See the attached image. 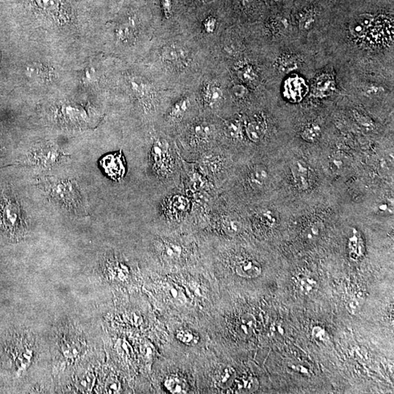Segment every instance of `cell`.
Wrapping results in <instances>:
<instances>
[{"mask_svg": "<svg viewBox=\"0 0 394 394\" xmlns=\"http://www.w3.org/2000/svg\"><path fill=\"white\" fill-rule=\"evenodd\" d=\"M331 169L334 172H340L345 167V157L340 154L332 156L330 160Z\"/></svg>", "mask_w": 394, "mask_h": 394, "instance_id": "cell-28", "label": "cell"}, {"mask_svg": "<svg viewBox=\"0 0 394 394\" xmlns=\"http://www.w3.org/2000/svg\"><path fill=\"white\" fill-rule=\"evenodd\" d=\"M269 180V170L262 164L253 165L247 177L249 185L254 191L262 190L267 185Z\"/></svg>", "mask_w": 394, "mask_h": 394, "instance_id": "cell-4", "label": "cell"}, {"mask_svg": "<svg viewBox=\"0 0 394 394\" xmlns=\"http://www.w3.org/2000/svg\"><path fill=\"white\" fill-rule=\"evenodd\" d=\"M223 229L228 235H237L242 229V222L239 217L230 215L223 220Z\"/></svg>", "mask_w": 394, "mask_h": 394, "instance_id": "cell-15", "label": "cell"}, {"mask_svg": "<svg viewBox=\"0 0 394 394\" xmlns=\"http://www.w3.org/2000/svg\"><path fill=\"white\" fill-rule=\"evenodd\" d=\"M296 287L302 294L311 295L319 288V281L315 275L310 273L301 274L296 280Z\"/></svg>", "mask_w": 394, "mask_h": 394, "instance_id": "cell-8", "label": "cell"}, {"mask_svg": "<svg viewBox=\"0 0 394 394\" xmlns=\"http://www.w3.org/2000/svg\"><path fill=\"white\" fill-rule=\"evenodd\" d=\"M236 378L234 368L230 366H220L215 373V384L222 389H228L232 386Z\"/></svg>", "mask_w": 394, "mask_h": 394, "instance_id": "cell-7", "label": "cell"}, {"mask_svg": "<svg viewBox=\"0 0 394 394\" xmlns=\"http://www.w3.org/2000/svg\"><path fill=\"white\" fill-rule=\"evenodd\" d=\"M235 272L236 275L243 278H256L261 275L262 267L256 260L245 259L236 264Z\"/></svg>", "mask_w": 394, "mask_h": 394, "instance_id": "cell-6", "label": "cell"}, {"mask_svg": "<svg viewBox=\"0 0 394 394\" xmlns=\"http://www.w3.org/2000/svg\"><path fill=\"white\" fill-rule=\"evenodd\" d=\"M290 369L292 370V373H297V374L302 375L305 378H310L312 375L311 370L310 367H307L302 364H297L295 365H291L289 367Z\"/></svg>", "mask_w": 394, "mask_h": 394, "instance_id": "cell-31", "label": "cell"}, {"mask_svg": "<svg viewBox=\"0 0 394 394\" xmlns=\"http://www.w3.org/2000/svg\"><path fill=\"white\" fill-rule=\"evenodd\" d=\"M146 347V353H145V356H147V357H151L153 356V354H154V348H153L152 345L151 344H148L145 345Z\"/></svg>", "mask_w": 394, "mask_h": 394, "instance_id": "cell-38", "label": "cell"}, {"mask_svg": "<svg viewBox=\"0 0 394 394\" xmlns=\"http://www.w3.org/2000/svg\"><path fill=\"white\" fill-rule=\"evenodd\" d=\"M231 387H233V391L235 393L250 394L258 390L259 384L258 380L254 377L244 376L238 379L236 378Z\"/></svg>", "mask_w": 394, "mask_h": 394, "instance_id": "cell-9", "label": "cell"}, {"mask_svg": "<svg viewBox=\"0 0 394 394\" xmlns=\"http://www.w3.org/2000/svg\"><path fill=\"white\" fill-rule=\"evenodd\" d=\"M380 90H381L380 88L376 87V86H372V87L367 89V92L372 94H376V93L380 92Z\"/></svg>", "mask_w": 394, "mask_h": 394, "instance_id": "cell-40", "label": "cell"}, {"mask_svg": "<svg viewBox=\"0 0 394 394\" xmlns=\"http://www.w3.org/2000/svg\"><path fill=\"white\" fill-rule=\"evenodd\" d=\"M133 29L131 25H122L116 31V36L122 42H129L133 37Z\"/></svg>", "mask_w": 394, "mask_h": 394, "instance_id": "cell-26", "label": "cell"}, {"mask_svg": "<svg viewBox=\"0 0 394 394\" xmlns=\"http://www.w3.org/2000/svg\"><path fill=\"white\" fill-rule=\"evenodd\" d=\"M321 135V129L319 125L311 124L307 126L302 132L303 140L309 143H315L319 139Z\"/></svg>", "mask_w": 394, "mask_h": 394, "instance_id": "cell-20", "label": "cell"}, {"mask_svg": "<svg viewBox=\"0 0 394 394\" xmlns=\"http://www.w3.org/2000/svg\"><path fill=\"white\" fill-rule=\"evenodd\" d=\"M169 144L166 140L159 139L154 143L151 151L152 162L156 172L159 174H168L171 169L172 157Z\"/></svg>", "mask_w": 394, "mask_h": 394, "instance_id": "cell-2", "label": "cell"}, {"mask_svg": "<svg viewBox=\"0 0 394 394\" xmlns=\"http://www.w3.org/2000/svg\"><path fill=\"white\" fill-rule=\"evenodd\" d=\"M378 209L380 212L386 213V212H390L391 207L388 203L383 202L378 205Z\"/></svg>", "mask_w": 394, "mask_h": 394, "instance_id": "cell-37", "label": "cell"}, {"mask_svg": "<svg viewBox=\"0 0 394 394\" xmlns=\"http://www.w3.org/2000/svg\"><path fill=\"white\" fill-rule=\"evenodd\" d=\"M204 29L208 33L212 32L215 29V20L209 18V19L206 20L204 23Z\"/></svg>", "mask_w": 394, "mask_h": 394, "instance_id": "cell-36", "label": "cell"}, {"mask_svg": "<svg viewBox=\"0 0 394 394\" xmlns=\"http://www.w3.org/2000/svg\"><path fill=\"white\" fill-rule=\"evenodd\" d=\"M365 303V296L361 292L356 293L349 298L346 304V308L351 314L359 313Z\"/></svg>", "mask_w": 394, "mask_h": 394, "instance_id": "cell-19", "label": "cell"}, {"mask_svg": "<svg viewBox=\"0 0 394 394\" xmlns=\"http://www.w3.org/2000/svg\"><path fill=\"white\" fill-rule=\"evenodd\" d=\"M223 93L217 86L209 85L204 89V99L209 106H215L221 101Z\"/></svg>", "mask_w": 394, "mask_h": 394, "instance_id": "cell-16", "label": "cell"}, {"mask_svg": "<svg viewBox=\"0 0 394 394\" xmlns=\"http://www.w3.org/2000/svg\"><path fill=\"white\" fill-rule=\"evenodd\" d=\"M26 76L32 81L41 83L45 79H48L50 75L49 69L45 67L43 64L39 63H32L26 67L25 70Z\"/></svg>", "mask_w": 394, "mask_h": 394, "instance_id": "cell-11", "label": "cell"}, {"mask_svg": "<svg viewBox=\"0 0 394 394\" xmlns=\"http://www.w3.org/2000/svg\"><path fill=\"white\" fill-rule=\"evenodd\" d=\"M62 112L65 118H69L70 121H73L74 122L84 121L87 117L86 112L80 107L67 105V106L64 107Z\"/></svg>", "mask_w": 394, "mask_h": 394, "instance_id": "cell-17", "label": "cell"}, {"mask_svg": "<svg viewBox=\"0 0 394 394\" xmlns=\"http://www.w3.org/2000/svg\"><path fill=\"white\" fill-rule=\"evenodd\" d=\"M313 336L315 340L321 343H324L328 340L327 332L320 326H316L313 330Z\"/></svg>", "mask_w": 394, "mask_h": 394, "instance_id": "cell-32", "label": "cell"}, {"mask_svg": "<svg viewBox=\"0 0 394 394\" xmlns=\"http://www.w3.org/2000/svg\"><path fill=\"white\" fill-rule=\"evenodd\" d=\"M105 165H103L105 171L109 176L113 178L121 177L124 174V168L121 163V156H109L103 159Z\"/></svg>", "mask_w": 394, "mask_h": 394, "instance_id": "cell-13", "label": "cell"}, {"mask_svg": "<svg viewBox=\"0 0 394 394\" xmlns=\"http://www.w3.org/2000/svg\"><path fill=\"white\" fill-rule=\"evenodd\" d=\"M50 199L61 207L84 214L85 209L78 188L72 181L66 180H45L39 184Z\"/></svg>", "mask_w": 394, "mask_h": 394, "instance_id": "cell-1", "label": "cell"}, {"mask_svg": "<svg viewBox=\"0 0 394 394\" xmlns=\"http://www.w3.org/2000/svg\"><path fill=\"white\" fill-rule=\"evenodd\" d=\"M291 171L296 186L301 190H306L310 185V168L306 162L296 159L291 164Z\"/></svg>", "mask_w": 394, "mask_h": 394, "instance_id": "cell-5", "label": "cell"}, {"mask_svg": "<svg viewBox=\"0 0 394 394\" xmlns=\"http://www.w3.org/2000/svg\"><path fill=\"white\" fill-rule=\"evenodd\" d=\"M226 131L230 136L234 138H238L241 133V127L239 121H232L228 123L226 125Z\"/></svg>", "mask_w": 394, "mask_h": 394, "instance_id": "cell-30", "label": "cell"}, {"mask_svg": "<svg viewBox=\"0 0 394 394\" xmlns=\"http://www.w3.org/2000/svg\"><path fill=\"white\" fill-rule=\"evenodd\" d=\"M182 254V248L175 243H167L164 247V255L168 259L176 260Z\"/></svg>", "mask_w": 394, "mask_h": 394, "instance_id": "cell-23", "label": "cell"}, {"mask_svg": "<svg viewBox=\"0 0 394 394\" xmlns=\"http://www.w3.org/2000/svg\"><path fill=\"white\" fill-rule=\"evenodd\" d=\"M189 102L187 99L179 101L172 108L170 116L173 118H179L182 117L189 109Z\"/></svg>", "mask_w": 394, "mask_h": 394, "instance_id": "cell-24", "label": "cell"}, {"mask_svg": "<svg viewBox=\"0 0 394 394\" xmlns=\"http://www.w3.org/2000/svg\"><path fill=\"white\" fill-rule=\"evenodd\" d=\"M296 64L291 59H285L280 62V68L283 71L291 70L295 68Z\"/></svg>", "mask_w": 394, "mask_h": 394, "instance_id": "cell-34", "label": "cell"}, {"mask_svg": "<svg viewBox=\"0 0 394 394\" xmlns=\"http://www.w3.org/2000/svg\"><path fill=\"white\" fill-rule=\"evenodd\" d=\"M63 157L62 154L53 146H40L34 149L28 157L30 163L38 166L50 167L56 165Z\"/></svg>", "mask_w": 394, "mask_h": 394, "instance_id": "cell-3", "label": "cell"}, {"mask_svg": "<svg viewBox=\"0 0 394 394\" xmlns=\"http://www.w3.org/2000/svg\"><path fill=\"white\" fill-rule=\"evenodd\" d=\"M266 133L265 122L261 119L253 120L247 125L246 134L250 140L258 143L264 138Z\"/></svg>", "mask_w": 394, "mask_h": 394, "instance_id": "cell-12", "label": "cell"}, {"mask_svg": "<svg viewBox=\"0 0 394 394\" xmlns=\"http://www.w3.org/2000/svg\"><path fill=\"white\" fill-rule=\"evenodd\" d=\"M256 325V319L250 313L242 315L236 324V332L242 338H247L253 333Z\"/></svg>", "mask_w": 394, "mask_h": 394, "instance_id": "cell-10", "label": "cell"}, {"mask_svg": "<svg viewBox=\"0 0 394 394\" xmlns=\"http://www.w3.org/2000/svg\"><path fill=\"white\" fill-rule=\"evenodd\" d=\"M109 389L112 392H117L119 389V384L116 381H112L108 384Z\"/></svg>", "mask_w": 394, "mask_h": 394, "instance_id": "cell-39", "label": "cell"}, {"mask_svg": "<svg viewBox=\"0 0 394 394\" xmlns=\"http://www.w3.org/2000/svg\"><path fill=\"white\" fill-rule=\"evenodd\" d=\"M321 234V225L318 223H311L303 231L304 238L308 241L316 240Z\"/></svg>", "mask_w": 394, "mask_h": 394, "instance_id": "cell-22", "label": "cell"}, {"mask_svg": "<svg viewBox=\"0 0 394 394\" xmlns=\"http://www.w3.org/2000/svg\"><path fill=\"white\" fill-rule=\"evenodd\" d=\"M165 291L168 293V297L175 303L184 305L187 302V297L184 291L177 285L169 283L168 286H165Z\"/></svg>", "mask_w": 394, "mask_h": 394, "instance_id": "cell-18", "label": "cell"}, {"mask_svg": "<svg viewBox=\"0 0 394 394\" xmlns=\"http://www.w3.org/2000/svg\"><path fill=\"white\" fill-rule=\"evenodd\" d=\"M211 133H212V130L208 124H197L194 128V135H195V138L200 139V140L209 138Z\"/></svg>", "mask_w": 394, "mask_h": 394, "instance_id": "cell-27", "label": "cell"}, {"mask_svg": "<svg viewBox=\"0 0 394 394\" xmlns=\"http://www.w3.org/2000/svg\"><path fill=\"white\" fill-rule=\"evenodd\" d=\"M38 6L43 8H55L59 4V0H34Z\"/></svg>", "mask_w": 394, "mask_h": 394, "instance_id": "cell-33", "label": "cell"}, {"mask_svg": "<svg viewBox=\"0 0 394 394\" xmlns=\"http://www.w3.org/2000/svg\"><path fill=\"white\" fill-rule=\"evenodd\" d=\"M164 59L170 63H178L184 57V52L176 47L170 46L164 48L162 53Z\"/></svg>", "mask_w": 394, "mask_h": 394, "instance_id": "cell-21", "label": "cell"}, {"mask_svg": "<svg viewBox=\"0 0 394 394\" xmlns=\"http://www.w3.org/2000/svg\"><path fill=\"white\" fill-rule=\"evenodd\" d=\"M233 94L237 98H243L247 94V90L245 86H236L233 88Z\"/></svg>", "mask_w": 394, "mask_h": 394, "instance_id": "cell-35", "label": "cell"}, {"mask_svg": "<svg viewBox=\"0 0 394 394\" xmlns=\"http://www.w3.org/2000/svg\"><path fill=\"white\" fill-rule=\"evenodd\" d=\"M238 76L245 82H252L257 78L256 72L250 66H246L239 69L238 71Z\"/></svg>", "mask_w": 394, "mask_h": 394, "instance_id": "cell-29", "label": "cell"}, {"mask_svg": "<svg viewBox=\"0 0 394 394\" xmlns=\"http://www.w3.org/2000/svg\"><path fill=\"white\" fill-rule=\"evenodd\" d=\"M1 51H0V62H1Z\"/></svg>", "mask_w": 394, "mask_h": 394, "instance_id": "cell-41", "label": "cell"}, {"mask_svg": "<svg viewBox=\"0 0 394 394\" xmlns=\"http://www.w3.org/2000/svg\"><path fill=\"white\" fill-rule=\"evenodd\" d=\"M165 386L172 394L187 393L188 385L182 378L176 376H170L167 378Z\"/></svg>", "mask_w": 394, "mask_h": 394, "instance_id": "cell-14", "label": "cell"}, {"mask_svg": "<svg viewBox=\"0 0 394 394\" xmlns=\"http://www.w3.org/2000/svg\"><path fill=\"white\" fill-rule=\"evenodd\" d=\"M177 338L187 345H195L198 343V337L189 330H181L178 332Z\"/></svg>", "mask_w": 394, "mask_h": 394, "instance_id": "cell-25", "label": "cell"}]
</instances>
